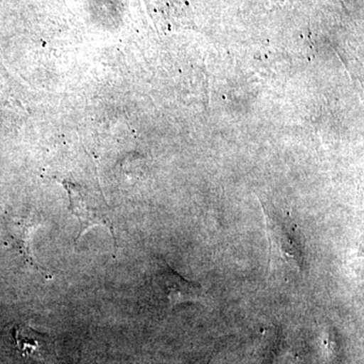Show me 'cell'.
Listing matches in <instances>:
<instances>
[{"label":"cell","mask_w":364,"mask_h":364,"mask_svg":"<svg viewBox=\"0 0 364 364\" xmlns=\"http://www.w3.org/2000/svg\"><path fill=\"white\" fill-rule=\"evenodd\" d=\"M264 217L270 273L286 279L301 277L305 272V256L293 220L267 208Z\"/></svg>","instance_id":"obj_1"},{"label":"cell","mask_w":364,"mask_h":364,"mask_svg":"<svg viewBox=\"0 0 364 364\" xmlns=\"http://www.w3.org/2000/svg\"><path fill=\"white\" fill-rule=\"evenodd\" d=\"M152 282L166 299L169 310L181 304L203 303L205 299V291L200 284L184 279L167 263L158 265Z\"/></svg>","instance_id":"obj_2"},{"label":"cell","mask_w":364,"mask_h":364,"mask_svg":"<svg viewBox=\"0 0 364 364\" xmlns=\"http://www.w3.org/2000/svg\"><path fill=\"white\" fill-rule=\"evenodd\" d=\"M66 188L68 189L69 196H70V210L72 214L77 218L80 223V231H79L77 242L86 231L95 226H105L109 228L111 231L114 244L117 245L116 227H114V220L109 213V208L104 203L93 200L92 198L85 195L81 189L72 186L70 183H66Z\"/></svg>","instance_id":"obj_3"},{"label":"cell","mask_w":364,"mask_h":364,"mask_svg":"<svg viewBox=\"0 0 364 364\" xmlns=\"http://www.w3.org/2000/svg\"><path fill=\"white\" fill-rule=\"evenodd\" d=\"M40 225V219H37V218H16V219L11 220L7 228H9V234L13 238L14 244H16V249L28 267L37 270L47 279H52L51 272L38 262L37 258L35 257L33 252V234L39 229Z\"/></svg>","instance_id":"obj_4"},{"label":"cell","mask_w":364,"mask_h":364,"mask_svg":"<svg viewBox=\"0 0 364 364\" xmlns=\"http://www.w3.org/2000/svg\"><path fill=\"white\" fill-rule=\"evenodd\" d=\"M13 335L16 348L23 356L44 360L46 355L49 353V337L36 331L30 325H16L14 328Z\"/></svg>","instance_id":"obj_5"}]
</instances>
